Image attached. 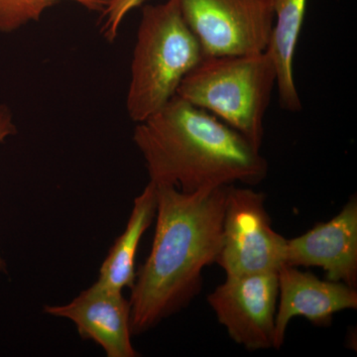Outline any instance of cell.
I'll list each match as a JSON object with an SVG mask.
<instances>
[{"label":"cell","instance_id":"6da1fadb","mask_svg":"<svg viewBox=\"0 0 357 357\" xmlns=\"http://www.w3.org/2000/svg\"><path fill=\"white\" fill-rule=\"evenodd\" d=\"M156 185V230L146 261L135 275L132 333L146 332L199 292L204 267L217 261L229 185L195 192Z\"/></svg>","mask_w":357,"mask_h":357},{"label":"cell","instance_id":"7a4b0ae2","mask_svg":"<svg viewBox=\"0 0 357 357\" xmlns=\"http://www.w3.org/2000/svg\"><path fill=\"white\" fill-rule=\"evenodd\" d=\"M133 141L146 164L150 182L184 192L266 178L259 148L201 107L175 96L134 129Z\"/></svg>","mask_w":357,"mask_h":357},{"label":"cell","instance_id":"3957f363","mask_svg":"<svg viewBox=\"0 0 357 357\" xmlns=\"http://www.w3.org/2000/svg\"><path fill=\"white\" fill-rule=\"evenodd\" d=\"M203 58L198 40L175 0L143 7L126 96L131 121H145L165 107Z\"/></svg>","mask_w":357,"mask_h":357},{"label":"cell","instance_id":"277c9868","mask_svg":"<svg viewBox=\"0 0 357 357\" xmlns=\"http://www.w3.org/2000/svg\"><path fill=\"white\" fill-rule=\"evenodd\" d=\"M276 84V67L267 50L206 56L183 79L176 96L215 115L260 149Z\"/></svg>","mask_w":357,"mask_h":357},{"label":"cell","instance_id":"5b68a950","mask_svg":"<svg viewBox=\"0 0 357 357\" xmlns=\"http://www.w3.org/2000/svg\"><path fill=\"white\" fill-rule=\"evenodd\" d=\"M286 250L287 239L272 227L264 194L230 185L215 261L227 276L278 272L286 264Z\"/></svg>","mask_w":357,"mask_h":357},{"label":"cell","instance_id":"8992f818","mask_svg":"<svg viewBox=\"0 0 357 357\" xmlns=\"http://www.w3.org/2000/svg\"><path fill=\"white\" fill-rule=\"evenodd\" d=\"M206 56L267 50L274 26L272 0H175Z\"/></svg>","mask_w":357,"mask_h":357},{"label":"cell","instance_id":"52a82bcc","mask_svg":"<svg viewBox=\"0 0 357 357\" xmlns=\"http://www.w3.org/2000/svg\"><path fill=\"white\" fill-rule=\"evenodd\" d=\"M278 272L227 276L208 296L218 323L249 351L274 347Z\"/></svg>","mask_w":357,"mask_h":357},{"label":"cell","instance_id":"ba28073f","mask_svg":"<svg viewBox=\"0 0 357 357\" xmlns=\"http://www.w3.org/2000/svg\"><path fill=\"white\" fill-rule=\"evenodd\" d=\"M286 265L325 270L326 280L357 287V201L352 197L338 215L287 241Z\"/></svg>","mask_w":357,"mask_h":357},{"label":"cell","instance_id":"9c48e42d","mask_svg":"<svg viewBox=\"0 0 357 357\" xmlns=\"http://www.w3.org/2000/svg\"><path fill=\"white\" fill-rule=\"evenodd\" d=\"M51 316L70 319L84 338L93 340L109 357H135L131 342L130 305L122 291L93 284L72 302L63 306H46Z\"/></svg>","mask_w":357,"mask_h":357},{"label":"cell","instance_id":"30bf717a","mask_svg":"<svg viewBox=\"0 0 357 357\" xmlns=\"http://www.w3.org/2000/svg\"><path fill=\"white\" fill-rule=\"evenodd\" d=\"M278 287L274 349L283 345L289 323L295 317L324 326L337 312L357 307L356 289L342 282L321 280L298 267L285 264L278 270Z\"/></svg>","mask_w":357,"mask_h":357},{"label":"cell","instance_id":"8fae6325","mask_svg":"<svg viewBox=\"0 0 357 357\" xmlns=\"http://www.w3.org/2000/svg\"><path fill=\"white\" fill-rule=\"evenodd\" d=\"M274 26L267 51L277 72V89L282 109L299 112L302 102L295 79L293 62L305 15L307 0H272Z\"/></svg>","mask_w":357,"mask_h":357},{"label":"cell","instance_id":"7c38bea8","mask_svg":"<svg viewBox=\"0 0 357 357\" xmlns=\"http://www.w3.org/2000/svg\"><path fill=\"white\" fill-rule=\"evenodd\" d=\"M157 188L149 182L134 201L128 225L115 241L100 270L96 283L112 290L132 287L135 280V256L141 237L156 215Z\"/></svg>","mask_w":357,"mask_h":357},{"label":"cell","instance_id":"4fadbf2b","mask_svg":"<svg viewBox=\"0 0 357 357\" xmlns=\"http://www.w3.org/2000/svg\"><path fill=\"white\" fill-rule=\"evenodd\" d=\"M62 1L75 2L89 11L102 13L112 0H0V32H14L36 22L47 9Z\"/></svg>","mask_w":357,"mask_h":357},{"label":"cell","instance_id":"5bb4252c","mask_svg":"<svg viewBox=\"0 0 357 357\" xmlns=\"http://www.w3.org/2000/svg\"><path fill=\"white\" fill-rule=\"evenodd\" d=\"M144 0H112L102 13V25L100 32L105 39L114 42L128 14L140 6Z\"/></svg>","mask_w":357,"mask_h":357},{"label":"cell","instance_id":"9a60e30c","mask_svg":"<svg viewBox=\"0 0 357 357\" xmlns=\"http://www.w3.org/2000/svg\"><path fill=\"white\" fill-rule=\"evenodd\" d=\"M16 133V128L13 122L10 112L4 105H0V142H2L8 136ZM4 262L0 257V270L3 269Z\"/></svg>","mask_w":357,"mask_h":357}]
</instances>
